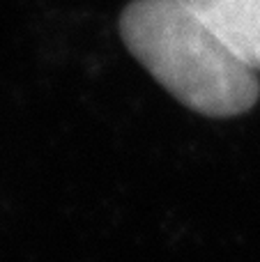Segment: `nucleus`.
<instances>
[{"label":"nucleus","mask_w":260,"mask_h":262,"mask_svg":"<svg viewBox=\"0 0 260 262\" xmlns=\"http://www.w3.org/2000/svg\"><path fill=\"white\" fill-rule=\"evenodd\" d=\"M120 35L150 76L196 113L235 118L258 101V69L180 0H134Z\"/></svg>","instance_id":"obj_1"},{"label":"nucleus","mask_w":260,"mask_h":262,"mask_svg":"<svg viewBox=\"0 0 260 262\" xmlns=\"http://www.w3.org/2000/svg\"><path fill=\"white\" fill-rule=\"evenodd\" d=\"M260 72V0H180Z\"/></svg>","instance_id":"obj_2"}]
</instances>
